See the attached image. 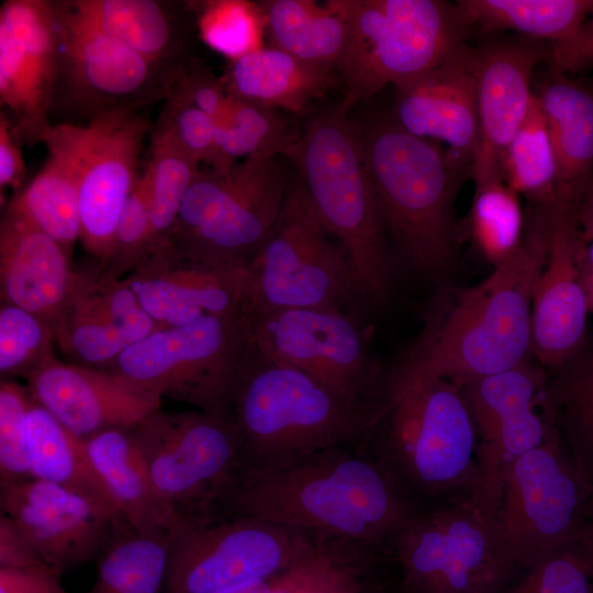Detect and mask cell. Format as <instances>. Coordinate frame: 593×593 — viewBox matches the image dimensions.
Listing matches in <instances>:
<instances>
[{
    "instance_id": "1",
    "label": "cell",
    "mask_w": 593,
    "mask_h": 593,
    "mask_svg": "<svg viewBox=\"0 0 593 593\" xmlns=\"http://www.w3.org/2000/svg\"><path fill=\"white\" fill-rule=\"evenodd\" d=\"M418 508L367 443L242 469L210 514L251 517L382 557Z\"/></svg>"
},
{
    "instance_id": "2",
    "label": "cell",
    "mask_w": 593,
    "mask_h": 593,
    "mask_svg": "<svg viewBox=\"0 0 593 593\" xmlns=\"http://www.w3.org/2000/svg\"><path fill=\"white\" fill-rule=\"evenodd\" d=\"M521 249L472 287H437L423 327L387 372V393L430 379L457 385L530 355L532 295L547 249L545 217L534 212Z\"/></svg>"
},
{
    "instance_id": "3",
    "label": "cell",
    "mask_w": 593,
    "mask_h": 593,
    "mask_svg": "<svg viewBox=\"0 0 593 593\" xmlns=\"http://www.w3.org/2000/svg\"><path fill=\"white\" fill-rule=\"evenodd\" d=\"M355 124L395 262L438 286L446 283L463 240L456 201L471 168L392 116Z\"/></svg>"
},
{
    "instance_id": "4",
    "label": "cell",
    "mask_w": 593,
    "mask_h": 593,
    "mask_svg": "<svg viewBox=\"0 0 593 593\" xmlns=\"http://www.w3.org/2000/svg\"><path fill=\"white\" fill-rule=\"evenodd\" d=\"M384 413L385 404L348 396L253 342L221 416L235 434L242 469H253L367 443Z\"/></svg>"
},
{
    "instance_id": "5",
    "label": "cell",
    "mask_w": 593,
    "mask_h": 593,
    "mask_svg": "<svg viewBox=\"0 0 593 593\" xmlns=\"http://www.w3.org/2000/svg\"><path fill=\"white\" fill-rule=\"evenodd\" d=\"M289 158L326 232L346 253L366 310H382L396 262L381 223L356 124L338 107L305 126Z\"/></svg>"
},
{
    "instance_id": "6",
    "label": "cell",
    "mask_w": 593,
    "mask_h": 593,
    "mask_svg": "<svg viewBox=\"0 0 593 593\" xmlns=\"http://www.w3.org/2000/svg\"><path fill=\"white\" fill-rule=\"evenodd\" d=\"M418 507L473 497L478 435L459 385L430 379L393 390L367 441Z\"/></svg>"
},
{
    "instance_id": "7",
    "label": "cell",
    "mask_w": 593,
    "mask_h": 593,
    "mask_svg": "<svg viewBox=\"0 0 593 593\" xmlns=\"http://www.w3.org/2000/svg\"><path fill=\"white\" fill-rule=\"evenodd\" d=\"M346 23L337 68L345 113L382 88L427 71L461 45L469 31L456 3L441 0H332Z\"/></svg>"
},
{
    "instance_id": "8",
    "label": "cell",
    "mask_w": 593,
    "mask_h": 593,
    "mask_svg": "<svg viewBox=\"0 0 593 593\" xmlns=\"http://www.w3.org/2000/svg\"><path fill=\"white\" fill-rule=\"evenodd\" d=\"M287 189L272 156H251L227 170L200 169L164 245L208 266L246 270L277 220Z\"/></svg>"
},
{
    "instance_id": "9",
    "label": "cell",
    "mask_w": 593,
    "mask_h": 593,
    "mask_svg": "<svg viewBox=\"0 0 593 593\" xmlns=\"http://www.w3.org/2000/svg\"><path fill=\"white\" fill-rule=\"evenodd\" d=\"M326 232L296 179L246 269L244 315L293 307H333L360 316L350 262Z\"/></svg>"
},
{
    "instance_id": "10",
    "label": "cell",
    "mask_w": 593,
    "mask_h": 593,
    "mask_svg": "<svg viewBox=\"0 0 593 593\" xmlns=\"http://www.w3.org/2000/svg\"><path fill=\"white\" fill-rule=\"evenodd\" d=\"M385 558L404 593H496L514 572L495 516L471 497L418 507Z\"/></svg>"
},
{
    "instance_id": "11",
    "label": "cell",
    "mask_w": 593,
    "mask_h": 593,
    "mask_svg": "<svg viewBox=\"0 0 593 593\" xmlns=\"http://www.w3.org/2000/svg\"><path fill=\"white\" fill-rule=\"evenodd\" d=\"M253 347L245 315H208L157 328L108 369L131 385L222 415Z\"/></svg>"
},
{
    "instance_id": "12",
    "label": "cell",
    "mask_w": 593,
    "mask_h": 593,
    "mask_svg": "<svg viewBox=\"0 0 593 593\" xmlns=\"http://www.w3.org/2000/svg\"><path fill=\"white\" fill-rule=\"evenodd\" d=\"M316 540L251 517L206 514L181 518L170 532L164 593H221L273 578Z\"/></svg>"
},
{
    "instance_id": "13",
    "label": "cell",
    "mask_w": 593,
    "mask_h": 593,
    "mask_svg": "<svg viewBox=\"0 0 593 593\" xmlns=\"http://www.w3.org/2000/svg\"><path fill=\"white\" fill-rule=\"evenodd\" d=\"M152 125L132 108L101 111L86 124L59 122L42 144L72 167L79 191L80 243L101 266L111 249L121 212L139 176Z\"/></svg>"
},
{
    "instance_id": "14",
    "label": "cell",
    "mask_w": 593,
    "mask_h": 593,
    "mask_svg": "<svg viewBox=\"0 0 593 593\" xmlns=\"http://www.w3.org/2000/svg\"><path fill=\"white\" fill-rule=\"evenodd\" d=\"M591 491L559 434L512 465L495 522L514 571L591 527Z\"/></svg>"
},
{
    "instance_id": "15",
    "label": "cell",
    "mask_w": 593,
    "mask_h": 593,
    "mask_svg": "<svg viewBox=\"0 0 593 593\" xmlns=\"http://www.w3.org/2000/svg\"><path fill=\"white\" fill-rule=\"evenodd\" d=\"M256 348L358 400L385 404L387 371L360 316L333 307L259 311L245 316Z\"/></svg>"
},
{
    "instance_id": "16",
    "label": "cell",
    "mask_w": 593,
    "mask_h": 593,
    "mask_svg": "<svg viewBox=\"0 0 593 593\" xmlns=\"http://www.w3.org/2000/svg\"><path fill=\"white\" fill-rule=\"evenodd\" d=\"M131 432L179 519L209 514L242 469L235 434L221 415L159 410Z\"/></svg>"
},
{
    "instance_id": "17",
    "label": "cell",
    "mask_w": 593,
    "mask_h": 593,
    "mask_svg": "<svg viewBox=\"0 0 593 593\" xmlns=\"http://www.w3.org/2000/svg\"><path fill=\"white\" fill-rule=\"evenodd\" d=\"M54 5L59 56L52 113L88 121L104 110H139L165 99L172 68L150 61L81 21L63 1Z\"/></svg>"
},
{
    "instance_id": "18",
    "label": "cell",
    "mask_w": 593,
    "mask_h": 593,
    "mask_svg": "<svg viewBox=\"0 0 593 593\" xmlns=\"http://www.w3.org/2000/svg\"><path fill=\"white\" fill-rule=\"evenodd\" d=\"M54 1L5 0L0 7V101L16 138L43 142L53 125L58 71Z\"/></svg>"
},
{
    "instance_id": "19",
    "label": "cell",
    "mask_w": 593,
    "mask_h": 593,
    "mask_svg": "<svg viewBox=\"0 0 593 593\" xmlns=\"http://www.w3.org/2000/svg\"><path fill=\"white\" fill-rule=\"evenodd\" d=\"M540 209L546 223L547 249L532 295L530 355L550 372L588 340L590 312L579 279L583 242L578 204L553 198Z\"/></svg>"
},
{
    "instance_id": "20",
    "label": "cell",
    "mask_w": 593,
    "mask_h": 593,
    "mask_svg": "<svg viewBox=\"0 0 593 593\" xmlns=\"http://www.w3.org/2000/svg\"><path fill=\"white\" fill-rule=\"evenodd\" d=\"M1 514L27 537L41 559L60 575L98 558L125 524L101 503L37 478L0 482Z\"/></svg>"
},
{
    "instance_id": "21",
    "label": "cell",
    "mask_w": 593,
    "mask_h": 593,
    "mask_svg": "<svg viewBox=\"0 0 593 593\" xmlns=\"http://www.w3.org/2000/svg\"><path fill=\"white\" fill-rule=\"evenodd\" d=\"M157 328L127 282L97 266L77 270L51 329L55 347L70 362L108 370L126 348Z\"/></svg>"
},
{
    "instance_id": "22",
    "label": "cell",
    "mask_w": 593,
    "mask_h": 593,
    "mask_svg": "<svg viewBox=\"0 0 593 593\" xmlns=\"http://www.w3.org/2000/svg\"><path fill=\"white\" fill-rule=\"evenodd\" d=\"M26 379L31 396L82 440L109 429H131L161 410L158 395L109 370L65 362L54 353Z\"/></svg>"
},
{
    "instance_id": "23",
    "label": "cell",
    "mask_w": 593,
    "mask_h": 593,
    "mask_svg": "<svg viewBox=\"0 0 593 593\" xmlns=\"http://www.w3.org/2000/svg\"><path fill=\"white\" fill-rule=\"evenodd\" d=\"M550 58L541 46L495 41L473 48L477 81L478 143L471 166L477 187L503 180L505 150L523 124L534 92L532 78Z\"/></svg>"
},
{
    "instance_id": "24",
    "label": "cell",
    "mask_w": 593,
    "mask_h": 593,
    "mask_svg": "<svg viewBox=\"0 0 593 593\" xmlns=\"http://www.w3.org/2000/svg\"><path fill=\"white\" fill-rule=\"evenodd\" d=\"M158 328L208 315H244L246 270L208 266L167 245L123 278Z\"/></svg>"
},
{
    "instance_id": "25",
    "label": "cell",
    "mask_w": 593,
    "mask_h": 593,
    "mask_svg": "<svg viewBox=\"0 0 593 593\" xmlns=\"http://www.w3.org/2000/svg\"><path fill=\"white\" fill-rule=\"evenodd\" d=\"M394 89L393 120L415 136L441 141L471 168L478 143L473 47L461 45Z\"/></svg>"
},
{
    "instance_id": "26",
    "label": "cell",
    "mask_w": 593,
    "mask_h": 593,
    "mask_svg": "<svg viewBox=\"0 0 593 593\" xmlns=\"http://www.w3.org/2000/svg\"><path fill=\"white\" fill-rule=\"evenodd\" d=\"M70 257L51 236L5 206L0 222L1 303L16 305L51 328L76 278Z\"/></svg>"
},
{
    "instance_id": "27",
    "label": "cell",
    "mask_w": 593,
    "mask_h": 593,
    "mask_svg": "<svg viewBox=\"0 0 593 593\" xmlns=\"http://www.w3.org/2000/svg\"><path fill=\"white\" fill-rule=\"evenodd\" d=\"M556 161L555 197L580 204L593 180V94L552 67L534 92Z\"/></svg>"
},
{
    "instance_id": "28",
    "label": "cell",
    "mask_w": 593,
    "mask_h": 593,
    "mask_svg": "<svg viewBox=\"0 0 593 593\" xmlns=\"http://www.w3.org/2000/svg\"><path fill=\"white\" fill-rule=\"evenodd\" d=\"M85 441L126 525L141 532L177 526L179 516L158 490L131 429L104 430Z\"/></svg>"
},
{
    "instance_id": "29",
    "label": "cell",
    "mask_w": 593,
    "mask_h": 593,
    "mask_svg": "<svg viewBox=\"0 0 593 593\" xmlns=\"http://www.w3.org/2000/svg\"><path fill=\"white\" fill-rule=\"evenodd\" d=\"M81 21L137 52L174 68L184 61L182 19L157 0H63Z\"/></svg>"
},
{
    "instance_id": "30",
    "label": "cell",
    "mask_w": 593,
    "mask_h": 593,
    "mask_svg": "<svg viewBox=\"0 0 593 593\" xmlns=\"http://www.w3.org/2000/svg\"><path fill=\"white\" fill-rule=\"evenodd\" d=\"M334 71L269 45L230 60L223 81L231 96L298 113L326 92Z\"/></svg>"
},
{
    "instance_id": "31",
    "label": "cell",
    "mask_w": 593,
    "mask_h": 593,
    "mask_svg": "<svg viewBox=\"0 0 593 593\" xmlns=\"http://www.w3.org/2000/svg\"><path fill=\"white\" fill-rule=\"evenodd\" d=\"M26 419L33 478L86 495L120 516L103 478L92 462L86 441L69 432L32 396Z\"/></svg>"
},
{
    "instance_id": "32",
    "label": "cell",
    "mask_w": 593,
    "mask_h": 593,
    "mask_svg": "<svg viewBox=\"0 0 593 593\" xmlns=\"http://www.w3.org/2000/svg\"><path fill=\"white\" fill-rule=\"evenodd\" d=\"M456 7L468 30L516 31L548 40L558 51L578 37L593 12V0H458Z\"/></svg>"
},
{
    "instance_id": "33",
    "label": "cell",
    "mask_w": 593,
    "mask_h": 593,
    "mask_svg": "<svg viewBox=\"0 0 593 593\" xmlns=\"http://www.w3.org/2000/svg\"><path fill=\"white\" fill-rule=\"evenodd\" d=\"M260 5L270 46L310 64L337 70L346 23L332 0H266Z\"/></svg>"
},
{
    "instance_id": "34",
    "label": "cell",
    "mask_w": 593,
    "mask_h": 593,
    "mask_svg": "<svg viewBox=\"0 0 593 593\" xmlns=\"http://www.w3.org/2000/svg\"><path fill=\"white\" fill-rule=\"evenodd\" d=\"M170 532L122 524L98 556L96 581L87 593H164Z\"/></svg>"
},
{
    "instance_id": "35",
    "label": "cell",
    "mask_w": 593,
    "mask_h": 593,
    "mask_svg": "<svg viewBox=\"0 0 593 593\" xmlns=\"http://www.w3.org/2000/svg\"><path fill=\"white\" fill-rule=\"evenodd\" d=\"M46 149L42 168L7 206L54 238L71 257L81 234L78 180L61 154Z\"/></svg>"
},
{
    "instance_id": "36",
    "label": "cell",
    "mask_w": 593,
    "mask_h": 593,
    "mask_svg": "<svg viewBox=\"0 0 593 593\" xmlns=\"http://www.w3.org/2000/svg\"><path fill=\"white\" fill-rule=\"evenodd\" d=\"M548 399L559 435L593 486V344L548 372Z\"/></svg>"
},
{
    "instance_id": "37",
    "label": "cell",
    "mask_w": 593,
    "mask_h": 593,
    "mask_svg": "<svg viewBox=\"0 0 593 593\" xmlns=\"http://www.w3.org/2000/svg\"><path fill=\"white\" fill-rule=\"evenodd\" d=\"M280 110L230 94L223 116L215 123V155L211 167L227 170L251 156H290L299 138Z\"/></svg>"
},
{
    "instance_id": "38",
    "label": "cell",
    "mask_w": 593,
    "mask_h": 593,
    "mask_svg": "<svg viewBox=\"0 0 593 593\" xmlns=\"http://www.w3.org/2000/svg\"><path fill=\"white\" fill-rule=\"evenodd\" d=\"M528 357L513 367L459 385L478 439L490 434L503 421L547 399L548 372Z\"/></svg>"
},
{
    "instance_id": "39",
    "label": "cell",
    "mask_w": 593,
    "mask_h": 593,
    "mask_svg": "<svg viewBox=\"0 0 593 593\" xmlns=\"http://www.w3.org/2000/svg\"><path fill=\"white\" fill-rule=\"evenodd\" d=\"M503 180L535 208H545L553 200L555 155L547 123L535 93L523 124L505 150Z\"/></svg>"
},
{
    "instance_id": "40",
    "label": "cell",
    "mask_w": 593,
    "mask_h": 593,
    "mask_svg": "<svg viewBox=\"0 0 593 593\" xmlns=\"http://www.w3.org/2000/svg\"><path fill=\"white\" fill-rule=\"evenodd\" d=\"M523 212L518 194L504 181L474 188L470 211L461 222L462 238H470L492 267L512 258L523 246Z\"/></svg>"
},
{
    "instance_id": "41",
    "label": "cell",
    "mask_w": 593,
    "mask_h": 593,
    "mask_svg": "<svg viewBox=\"0 0 593 593\" xmlns=\"http://www.w3.org/2000/svg\"><path fill=\"white\" fill-rule=\"evenodd\" d=\"M148 145L144 169L149 180L153 253L166 242L200 164L169 137L153 128Z\"/></svg>"
},
{
    "instance_id": "42",
    "label": "cell",
    "mask_w": 593,
    "mask_h": 593,
    "mask_svg": "<svg viewBox=\"0 0 593 593\" xmlns=\"http://www.w3.org/2000/svg\"><path fill=\"white\" fill-rule=\"evenodd\" d=\"M593 528L515 570L496 593H592Z\"/></svg>"
},
{
    "instance_id": "43",
    "label": "cell",
    "mask_w": 593,
    "mask_h": 593,
    "mask_svg": "<svg viewBox=\"0 0 593 593\" xmlns=\"http://www.w3.org/2000/svg\"><path fill=\"white\" fill-rule=\"evenodd\" d=\"M187 3L195 14L205 45L230 60L264 47L266 20L260 2L205 0Z\"/></svg>"
},
{
    "instance_id": "44",
    "label": "cell",
    "mask_w": 593,
    "mask_h": 593,
    "mask_svg": "<svg viewBox=\"0 0 593 593\" xmlns=\"http://www.w3.org/2000/svg\"><path fill=\"white\" fill-rule=\"evenodd\" d=\"M51 327L40 317L9 303L0 307V372L11 376L27 374L53 354Z\"/></svg>"
},
{
    "instance_id": "45",
    "label": "cell",
    "mask_w": 593,
    "mask_h": 593,
    "mask_svg": "<svg viewBox=\"0 0 593 593\" xmlns=\"http://www.w3.org/2000/svg\"><path fill=\"white\" fill-rule=\"evenodd\" d=\"M150 253V191L143 169L121 212L110 253L98 266L104 272L124 278Z\"/></svg>"
},
{
    "instance_id": "46",
    "label": "cell",
    "mask_w": 593,
    "mask_h": 593,
    "mask_svg": "<svg viewBox=\"0 0 593 593\" xmlns=\"http://www.w3.org/2000/svg\"><path fill=\"white\" fill-rule=\"evenodd\" d=\"M27 388L5 379L0 383V482L33 478L27 439Z\"/></svg>"
},
{
    "instance_id": "47",
    "label": "cell",
    "mask_w": 593,
    "mask_h": 593,
    "mask_svg": "<svg viewBox=\"0 0 593 593\" xmlns=\"http://www.w3.org/2000/svg\"><path fill=\"white\" fill-rule=\"evenodd\" d=\"M152 128L166 135L200 165L214 160L215 122L201 110L172 94H166Z\"/></svg>"
},
{
    "instance_id": "48",
    "label": "cell",
    "mask_w": 593,
    "mask_h": 593,
    "mask_svg": "<svg viewBox=\"0 0 593 593\" xmlns=\"http://www.w3.org/2000/svg\"><path fill=\"white\" fill-rule=\"evenodd\" d=\"M166 94H172L188 102L215 123L225 113L230 98L223 78H217L198 61L189 60L171 69Z\"/></svg>"
},
{
    "instance_id": "49",
    "label": "cell",
    "mask_w": 593,
    "mask_h": 593,
    "mask_svg": "<svg viewBox=\"0 0 593 593\" xmlns=\"http://www.w3.org/2000/svg\"><path fill=\"white\" fill-rule=\"evenodd\" d=\"M0 593H68L60 574L47 563L0 568Z\"/></svg>"
},
{
    "instance_id": "50",
    "label": "cell",
    "mask_w": 593,
    "mask_h": 593,
    "mask_svg": "<svg viewBox=\"0 0 593 593\" xmlns=\"http://www.w3.org/2000/svg\"><path fill=\"white\" fill-rule=\"evenodd\" d=\"M22 143L13 133L7 114L0 112V193L11 188L20 191L25 180L26 168L23 159Z\"/></svg>"
},
{
    "instance_id": "51",
    "label": "cell",
    "mask_w": 593,
    "mask_h": 593,
    "mask_svg": "<svg viewBox=\"0 0 593 593\" xmlns=\"http://www.w3.org/2000/svg\"><path fill=\"white\" fill-rule=\"evenodd\" d=\"M44 562L21 528L0 516V568H24Z\"/></svg>"
},
{
    "instance_id": "52",
    "label": "cell",
    "mask_w": 593,
    "mask_h": 593,
    "mask_svg": "<svg viewBox=\"0 0 593 593\" xmlns=\"http://www.w3.org/2000/svg\"><path fill=\"white\" fill-rule=\"evenodd\" d=\"M579 279L589 312L593 314V240L583 244L579 256Z\"/></svg>"
},
{
    "instance_id": "53",
    "label": "cell",
    "mask_w": 593,
    "mask_h": 593,
    "mask_svg": "<svg viewBox=\"0 0 593 593\" xmlns=\"http://www.w3.org/2000/svg\"><path fill=\"white\" fill-rule=\"evenodd\" d=\"M577 216L583 244L593 240V180L578 206Z\"/></svg>"
},
{
    "instance_id": "54",
    "label": "cell",
    "mask_w": 593,
    "mask_h": 593,
    "mask_svg": "<svg viewBox=\"0 0 593 593\" xmlns=\"http://www.w3.org/2000/svg\"><path fill=\"white\" fill-rule=\"evenodd\" d=\"M276 577L250 582L221 593H271Z\"/></svg>"
},
{
    "instance_id": "55",
    "label": "cell",
    "mask_w": 593,
    "mask_h": 593,
    "mask_svg": "<svg viewBox=\"0 0 593 593\" xmlns=\"http://www.w3.org/2000/svg\"><path fill=\"white\" fill-rule=\"evenodd\" d=\"M366 593H401V591L400 589L399 590L390 589L385 584V582L380 577H378Z\"/></svg>"
},
{
    "instance_id": "56",
    "label": "cell",
    "mask_w": 593,
    "mask_h": 593,
    "mask_svg": "<svg viewBox=\"0 0 593 593\" xmlns=\"http://www.w3.org/2000/svg\"><path fill=\"white\" fill-rule=\"evenodd\" d=\"M585 518L588 524L593 528V486L585 508Z\"/></svg>"
},
{
    "instance_id": "57",
    "label": "cell",
    "mask_w": 593,
    "mask_h": 593,
    "mask_svg": "<svg viewBox=\"0 0 593 593\" xmlns=\"http://www.w3.org/2000/svg\"><path fill=\"white\" fill-rule=\"evenodd\" d=\"M585 87L589 89V91L593 94V79L585 85Z\"/></svg>"
},
{
    "instance_id": "58",
    "label": "cell",
    "mask_w": 593,
    "mask_h": 593,
    "mask_svg": "<svg viewBox=\"0 0 593 593\" xmlns=\"http://www.w3.org/2000/svg\"><path fill=\"white\" fill-rule=\"evenodd\" d=\"M400 589V588H399ZM401 593H404L401 589H400Z\"/></svg>"
},
{
    "instance_id": "59",
    "label": "cell",
    "mask_w": 593,
    "mask_h": 593,
    "mask_svg": "<svg viewBox=\"0 0 593 593\" xmlns=\"http://www.w3.org/2000/svg\"><path fill=\"white\" fill-rule=\"evenodd\" d=\"M592 593H593V585H592Z\"/></svg>"
}]
</instances>
